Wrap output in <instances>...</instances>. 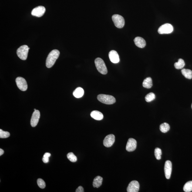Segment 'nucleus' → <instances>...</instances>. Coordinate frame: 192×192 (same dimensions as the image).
I'll return each mask as SVG.
<instances>
[{
  "label": "nucleus",
  "instance_id": "f257e3e1",
  "mask_svg": "<svg viewBox=\"0 0 192 192\" xmlns=\"http://www.w3.org/2000/svg\"><path fill=\"white\" fill-rule=\"evenodd\" d=\"M60 54L59 51L57 49H54L49 53L46 60V66L50 68L53 66L56 60L58 59Z\"/></svg>",
  "mask_w": 192,
  "mask_h": 192
},
{
  "label": "nucleus",
  "instance_id": "ddd939ff",
  "mask_svg": "<svg viewBox=\"0 0 192 192\" xmlns=\"http://www.w3.org/2000/svg\"><path fill=\"white\" fill-rule=\"evenodd\" d=\"M172 172V163L169 160H167L165 164L164 173L166 179L170 178Z\"/></svg>",
  "mask_w": 192,
  "mask_h": 192
},
{
  "label": "nucleus",
  "instance_id": "9b49d317",
  "mask_svg": "<svg viewBox=\"0 0 192 192\" xmlns=\"http://www.w3.org/2000/svg\"><path fill=\"white\" fill-rule=\"evenodd\" d=\"M40 116V112L38 110L34 111L32 113V117L31 119V125L32 127H35L36 126L39 121Z\"/></svg>",
  "mask_w": 192,
  "mask_h": 192
},
{
  "label": "nucleus",
  "instance_id": "c85d7f7f",
  "mask_svg": "<svg viewBox=\"0 0 192 192\" xmlns=\"http://www.w3.org/2000/svg\"><path fill=\"white\" fill-rule=\"evenodd\" d=\"M51 156V154L49 153H46L44 155L43 158H42L43 162L44 163H48L49 161V157Z\"/></svg>",
  "mask_w": 192,
  "mask_h": 192
},
{
  "label": "nucleus",
  "instance_id": "f03ea898",
  "mask_svg": "<svg viewBox=\"0 0 192 192\" xmlns=\"http://www.w3.org/2000/svg\"><path fill=\"white\" fill-rule=\"evenodd\" d=\"M95 63L98 72L102 75H106L108 70L102 58H96L95 60Z\"/></svg>",
  "mask_w": 192,
  "mask_h": 192
},
{
  "label": "nucleus",
  "instance_id": "bb28decb",
  "mask_svg": "<svg viewBox=\"0 0 192 192\" xmlns=\"http://www.w3.org/2000/svg\"><path fill=\"white\" fill-rule=\"evenodd\" d=\"M10 134L9 132L4 131L2 129H0V138L1 139H5L9 137Z\"/></svg>",
  "mask_w": 192,
  "mask_h": 192
},
{
  "label": "nucleus",
  "instance_id": "6e6552de",
  "mask_svg": "<svg viewBox=\"0 0 192 192\" xmlns=\"http://www.w3.org/2000/svg\"><path fill=\"white\" fill-rule=\"evenodd\" d=\"M46 9L45 7L40 6L34 8L31 11V15L34 16L41 17L45 14Z\"/></svg>",
  "mask_w": 192,
  "mask_h": 192
},
{
  "label": "nucleus",
  "instance_id": "412c9836",
  "mask_svg": "<svg viewBox=\"0 0 192 192\" xmlns=\"http://www.w3.org/2000/svg\"><path fill=\"white\" fill-rule=\"evenodd\" d=\"M185 63L183 60L180 58L178 60L177 62L174 64V67L177 69H181L185 66Z\"/></svg>",
  "mask_w": 192,
  "mask_h": 192
},
{
  "label": "nucleus",
  "instance_id": "9d476101",
  "mask_svg": "<svg viewBox=\"0 0 192 192\" xmlns=\"http://www.w3.org/2000/svg\"><path fill=\"white\" fill-rule=\"evenodd\" d=\"M115 141V136L113 134L108 135L104 139L103 144L106 147L112 146Z\"/></svg>",
  "mask_w": 192,
  "mask_h": 192
},
{
  "label": "nucleus",
  "instance_id": "a878e982",
  "mask_svg": "<svg viewBox=\"0 0 192 192\" xmlns=\"http://www.w3.org/2000/svg\"><path fill=\"white\" fill-rule=\"evenodd\" d=\"M67 157L68 159L72 162H76L77 160L76 156L72 152L68 153L67 155Z\"/></svg>",
  "mask_w": 192,
  "mask_h": 192
},
{
  "label": "nucleus",
  "instance_id": "4468645a",
  "mask_svg": "<svg viewBox=\"0 0 192 192\" xmlns=\"http://www.w3.org/2000/svg\"><path fill=\"white\" fill-rule=\"evenodd\" d=\"M109 57L110 61L113 63H117L119 61V55L117 52L115 50L110 51L109 54Z\"/></svg>",
  "mask_w": 192,
  "mask_h": 192
},
{
  "label": "nucleus",
  "instance_id": "dca6fc26",
  "mask_svg": "<svg viewBox=\"0 0 192 192\" xmlns=\"http://www.w3.org/2000/svg\"><path fill=\"white\" fill-rule=\"evenodd\" d=\"M91 117L96 120H102L103 119V114L99 111L94 110L92 111L90 113Z\"/></svg>",
  "mask_w": 192,
  "mask_h": 192
},
{
  "label": "nucleus",
  "instance_id": "1a4fd4ad",
  "mask_svg": "<svg viewBox=\"0 0 192 192\" xmlns=\"http://www.w3.org/2000/svg\"><path fill=\"white\" fill-rule=\"evenodd\" d=\"M139 184L137 181H131L128 185L127 190L128 192H138L139 191Z\"/></svg>",
  "mask_w": 192,
  "mask_h": 192
},
{
  "label": "nucleus",
  "instance_id": "a211bd4d",
  "mask_svg": "<svg viewBox=\"0 0 192 192\" xmlns=\"http://www.w3.org/2000/svg\"><path fill=\"white\" fill-rule=\"evenodd\" d=\"M84 94V90L82 88L78 87L73 92V95L75 97L79 98L82 97Z\"/></svg>",
  "mask_w": 192,
  "mask_h": 192
},
{
  "label": "nucleus",
  "instance_id": "b1692460",
  "mask_svg": "<svg viewBox=\"0 0 192 192\" xmlns=\"http://www.w3.org/2000/svg\"><path fill=\"white\" fill-rule=\"evenodd\" d=\"M156 96L153 92H150L145 97V100L147 102H150L154 100Z\"/></svg>",
  "mask_w": 192,
  "mask_h": 192
},
{
  "label": "nucleus",
  "instance_id": "20e7f679",
  "mask_svg": "<svg viewBox=\"0 0 192 192\" xmlns=\"http://www.w3.org/2000/svg\"><path fill=\"white\" fill-rule=\"evenodd\" d=\"M30 48L26 45H22L18 48L17 50V54L20 59L22 60H25L28 57V50Z\"/></svg>",
  "mask_w": 192,
  "mask_h": 192
},
{
  "label": "nucleus",
  "instance_id": "423d86ee",
  "mask_svg": "<svg viewBox=\"0 0 192 192\" xmlns=\"http://www.w3.org/2000/svg\"><path fill=\"white\" fill-rule=\"evenodd\" d=\"M173 27L171 24L166 23L159 27L158 31L159 34H169L173 32Z\"/></svg>",
  "mask_w": 192,
  "mask_h": 192
},
{
  "label": "nucleus",
  "instance_id": "f8f14e48",
  "mask_svg": "<svg viewBox=\"0 0 192 192\" xmlns=\"http://www.w3.org/2000/svg\"><path fill=\"white\" fill-rule=\"evenodd\" d=\"M137 147V141L135 139L130 138L128 141L126 146V150L128 152H133Z\"/></svg>",
  "mask_w": 192,
  "mask_h": 192
},
{
  "label": "nucleus",
  "instance_id": "2eb2a0df",
  "mask_svg": "<svg viewBox=\"0 0 192 192\" xmlns=\"http://www.w3.org/2000/svg\"><path fill=\"white\" fill-rule=\"evenodd\" d=\"M134 41L136 46L139 48H143L146 46V41L143 38L141 37H136L134 40Z\"/></svg>",
  "mask_w": 192,
  "mask_h": 192
},
{
  "label": "nucleus",
  "instance_id": "f3484780",
  "mask_svg": "<svg viewBox=\"0 0 192 192\" xmlns=\"http://www.w3.org/2000/svg\"><path fill=\"white\" fill-rule=\"evenodd\" d=\"M103 178L101 176H96L94 179L93 186L94 187L99 188L102 185Z\"/></svg>",
  "mask_w": 192,
  "mask_h": 192
},
{
  "label": "nucleus",
  "instance_id": "39448f33",
  "mask_svg": "<svg viewBox=\"0 0 192 192\" xmlns=\"http://www.w3.org/2000/svg\"><path fill=\"white\" fill-rule=\"evenodd\" d=\"M112 18L115 26L117 28H121L124 26L125 20L122 16L118 14H115L112 15Z\"/></svg>",
  "mask_w": 192,
  "mask_h": 192
},
{
  "label": "nucleus",
  "instance_id": "cd10ccee",
  "mask_svg": "<svg viewBox=\"0 0 192 192\" xmlns=\"http://www.w3.org/2000/svg\"><path fill=\"white\" fill-rule=\"evenodd\" d=\"M38 185L41 189H44L46 187V183L43 180L41 179H38L37 180Z\"/></svg>",
  "mask_w": 192,
  "mask_h": 192
},
{
  "label": "nucleus",
  "instance_id": "4be33fe9",
  "mask_svg": "<svg viewBox=\"0 0 192 192\" xmlns=\"http://www.w3.org/2000/svg\"><path fill=\"white\" fill-rule=\"evenodd\" d=\"M170 129L169 125L167 123H164L160 125V130L163 133H166Z\"/></svg>",
  "mask_w": 192,
  "mask_h": 192
},
{
  "label": "nucleus",
  "instance_id": "aec40b11",
  "mask_svg": "<svg viewBox=\"0 0 192 192\" xmlns=\"http://www.w3.org/2000/svg\"><path fill=\"white\" fill-rule=\"evenodd\" d=\"M181 73L187 79H191L192 78V71L190 69H183L181 71Z\"/></svg>",
  "mask_w": 192,
  "mask_h": 192
},
{
  "label": "nucleus",
  "instance_id": "c756f323",
  "mask_svg": "<svg viewBox=\"0 0 192 192\" xmlns=\"http://www.w3.org/2000/svg\"><path fill=\"white\" fill-rule=\"evenodd\" d=\"M76 192H84V190L83 187L82 186H79L75 191Z\"/></svg>",
  "mask_w": 192,
  "mask_h": 192
},
{
  "label": "nucleus",
  "instance_id": "7c9ffc66",
  "mask_svg": "<svg viewBox=\"0 0 192 192\" xmlns=\"http://www.w3.org/2000/svg\"><path fill=\"white\" fill-rule=\"evenodd\" d=\"M4 153V151L1 148L0 149V156H1V155H2Z\"/></svg>",
  "mask_w": 192,
  "mask_h": 192
},
{
  "label": "nucleus",
  "instance_id": "5701e85b",
  "mask_svg": "<svg viewBox=\"0 0 192 192\" xmlns=\"http://www.w3.org/2000/svg\"><path fill=\"white\" fill-rule=\"evenodd\" d=\"M183 190L185 192H190L192 191V181L187 182L183 186Z\"/></svg>",
  "mask_w": 192,
  "mask_h": 192
},
{
  "label": "nucleus",
  "instance_id": "0eeeda50",
  "mask_svg": "<svg viewBox=\"0 0 192 192\" xmlns=\"http://www.w3.org/2000/svg\"><path fill=\"white\" fill-rule=\"evenodd\" d=\"M15 81L17 86L21 90H26L28 89V85L25 79L21 77H18L16 78Z\"/></svg>",
  "mask_w": 192,
  "mask_h": 192
},
{
  "label": "nucleus",
  "instance_id": "2f4dec72",
  "mask_svg": "<svg viewBox=\"0 0 192 192\" xmlns=\"http://www.w3.org/2000/svg\"><path fill=\"white\" fill-rule=\"evenodd\" d=\"M36 110V109H34V111H35V110Z\"/></svg>",
  "mask_w": 192,
  "mask_h": 192
},
{
  "label": "nucleus",
  "instance_id": "6ab92c4d",
  "mask_svg": "<svg viewBox=\"0 0 192 192\" xmlns=\"http://www.w3.org/2000/svg\"><path fill=\"white\" fill-rule=\"evenodd\" d=\"M152 80L150 77L146 78L144 80L143 82V86L144 87L149 89L152 87Z\"/></svg>",
  "mask_w": 192,
  "mask_h": 192
},
{
  "label": "nucleus",
  "instance_id": "473e14b6",
  "mask_svg": "<svg viewBox=\"0 0 192 192\" xmlns=\"http://www.w3.org/2000/svg\"><path fill=\"white\" fill-rule=\"evenodd\" d=\"M191 108H192V105H191Z\"/></svg>",
  "mask_w": 192,
  "mask_h": 192
},
{
  "label": "nucleus",
  "instance_id": "7ed1b4c3",
  "mask_svg": "<svg viewBox=\"0 0 192 192\" xmlns=\"http://www.w3.org/2000/svg\"><path fill=\"white\" fill-rule=\"evenodd\" d=\"M97 99L100 102L106 104H112L116 102L115 98L110 95L101 94L98 95Z\"/></svg>",
  "mask_w": 192,
  "mask_h": 192
},
{
  "label": "nucleus",
  "instance_id": "393cba45",
  "mask_svg": "<svg viewBox=\"0 0 192 192\" xmlns=\"http://www.w3.org/2000/svg\"><path fill=\"white\" fill-rule=\"evenodd\" d=\"M162 154V150L158 148H156L154 150V155L155 157L157 160H160L161 158Z\"/></svg>",
  "mask_w": 192,
  "mask_h": 192
}]
</instances>
